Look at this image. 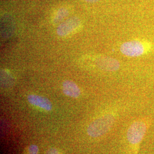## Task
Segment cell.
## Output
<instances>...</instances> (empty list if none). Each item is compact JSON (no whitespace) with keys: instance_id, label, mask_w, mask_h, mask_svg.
Wrapping results in <instances>:
<instances>
[{"instance_id":"1","label":"cell","mask_w":154,"mask_h":154,"mask_svg":"<svg viewBox=\"0 0 154 154\" xmlns=\"http://www.w3.org/2000/svg\"><path fill=\"white\" fill-rule=\"evenodd\" d=\"M151 124L149 117H143L134 121L127 129V140L132 148L134 154H138L140 146Z\"/></svg>"},{"instance_id":"2","label":"cell","mask_w":154,"mask_h":154,"mask_svg":"<svg viewBox=\"0 0 154 154\" xmlns=\"http://www.w3.org/2000/svg\"><path fill=\"white\" fill-rule=\"evenodd\" d=\"M120 51L128 57H140L154 51V42L142 39L131 40L123 43Z\"/></svg>"},{"instance_id":"3","label":"cell","mask_w":154,"mask_h":154,"mask_svg":"<svg viewBox=\"0 0 154 154\" xmlns=\"http://www.w3.org/2000/svg\"><path fill=\"white\" fill-rule=\"evenodd\" d=\"M116 120L112 114H105L92 122L88 128V135L93 138L103 136L109 132L113 126Z\"/></svg>"},{"instance_id":"4","label":"cell","mask_w":154,"mask_h":154,"mask_svg":"<svg viewBox=\"0 0 154 154\" xmlns=\"http://www.w3.org/2000/svg\"><path fill=\"white\" fill-rule=\"evenodd\" d=\"M80 20L78 17H72L62 22L57 29V33L59 36L64 37L72 33L80 25Z\"/></svg>"},{"instance_id":"5","label":"cell","mask_w":154,"mask_h":154,"mask_svg":"<svg viewBox=\"0 0 154 154\" xmlns=\"http://www.w3.org/2000/svg\"><path fill=\"white\" fill-rule=\"evenodd\" d=\"M95 63L101 70L107 72L116 71L120 67L118 61L110 57H99L97 58Z\"/></svg>"},{"instance_id":"6","label":"cell","mask_w":154,"mask_h":154,"mask_svg":"<svg viewBox=\"0 0 154 154\" xmlns=\"http://www.w3.org/2000/svg\"><path fill=\"white\" fill-rule=\"evenodd\" d=\"M28 102L31 105L39 107L46 111H50L52 109V104L49 99L37 95L30 94L28 97Z\"/></svg>"},{"instance_id":"7","label":"cell","mask_w":154,"mask_h":154,"mask_svg":"<svg viewBox=\"0 0 154 154\" xmlns=\"http://www.w3.org/2000/svg\"><path fill=\"white\" fill-rule=\"evenodd\" d=\"M63 92L67 96L77 98L81 95V90L77 84L71 81H65L62 83Z\"/></svg>"},{"instance_id":"8","label":"cell","mask_w":154,"mask_h":154,"mask_svg":"<svg viewBox=\"0 0 154 154\" xmlns=\"http://www.w3.org/2000/svg\"><path fill=\"white\" fill-rule=\"evenodd\" d=\"M67 14H68V11L66 10V9L65 8L61 9L57 12L54 20L55 22H59L62 19H63L65 17L67 16Z\"/></svg>"},{"instance_id":"9","label":"cell","mask_w":154,"mask_h":154,"mask_svg":"<svg viewBox=\"0 0 154 154\" xmlns=\"http://www.w3.org/2000/svg\"><path fill=\"white\" fill-rule=\"evenodd\" d=\"M39 149L35 144H31L28 147L27 154H38Z\"/></svg>"},{"instance_id":"10","label":"cell","mask_w":154,"mask_h":154,"mask_svg":"<svg viewBox=\"0 0 154 154\" xmlns=\"http://www.w3.org/2000/svg\"><path fill=\"white\" fill-rule=\"evenodd\" d=\"M46 154H59L58 150L54 148L50 149L46 151Z\"/></svg>"},{"instance_id":"11","label":"cell","mask_w":154,"mask_h":154,"mask_svg":"<svg viewBox=\"0 0 154 154\" xmlns=\"http://www.w3.org/2000/svg\"><path fill=\"white\" fill-rule=\"evenodd\" d=\"M85 1L88 2H90V3H94V2H96L97 1H98L99 0H85Z\"/></svg>"}]
</instances>
